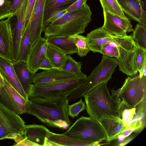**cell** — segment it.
I'll list each match as a JSON object with an SVG mask.
<instances>
[{"mask_svg":"<svg viewBox=\"0 0 146 146\" xmlns=\"http://www.w3.org/2000/svg\"><path fill=\"white\" fill-rule=\"evenodd\" d=\"M69 100L68 96L29 98L25 113L50 127L66 129L72 123L68 114Z\"/></svg>","mask_w":146,"mask_h":146,"instance_id":"cell-1","label":"cell"},{"mask_svg":"<svg viewBox=\"0 0 146 146\" xmlns=\"http://www.w3.org/2000/svg\"><path fill=\"white\" fill-rule=\"evenodd\" d=\"M107 82L98 84L83 96L86 109L90 117L99 122L104 119L121 121L124 104L111 96L107 88Z\"/></svg>","mask_w":146,"mask_h":146,"instance_id":"cell-2","label":"cell"},{"mask_svg":"<svg viewBox=\"0 0 146 146\" xmlns=\"http://www.w3.org/2000/svg\"><path fill=\"white\" fill-rule=\"evenodd\" d=\"M92 13L85 3L79 9L66 12L42 30L44 38L49 36L68 37L84 33L91 21Z\"/></svg>","mask_w":146,"mask_h":146,"instance_id":"cell-3","label":"cell"},{"mask_svg":"<svg viewBox=\"0 0 146 146\" xmlns=\"http://www.w3.org/2000/svg\"><path fill=\"white\" fill-rule=\"evenodd\" d=\"M87 76L82 72L75 77L54 82L31 86L28 98L68 96L85 81Z\"/></svg>","mask_w":146,"mask_h":146,"instance_id":"cell-4","label":"cell"},{"mask_svg":"<svg viewBox=\"0 0 146 146\" xmlns=\"http://www.w3.org/2000/svg\"><path fill=\"white\" fill-rule=\"evenodd\" d=\"M118 66L116 58L103 55L100 63L87 77L85 81L69 96L71 100L81 98L92 88L104 82H108L111 78Z\"/></svg>","mask_w":146,"mask_h":146,"instance_id":"cell-5","label":"cell"},{"mask_svg":"<svg viewBox=\"0 0 146 146\" xmlns=\"http://www.w3.org/2000/svg\"><path fill=\"white\" fill-rule=\"evenodd\" d=\"M62 134L75 139L100 143L107 140L106 132L100 123L90 117L82 116Z\"/></svg>","mask_w":146,"mask_h":146,"instance_id":"cell-6","label":"cell"},{"mask_svg":"<svg viewBox=\"0 0 146 146\" xmlns=\"http://www.w3.org/2000/svg\"><path fill=\"white\" fill-rule=\"evenodd\" d=\"M118 90L119 98L127 108L136 107L146 99V76L127 77Z\"/></svg>","mask_w":146,"mask_h":146,"instance_id":"cell-7","label":"cell"},{"mask_svg":"<svg viewBox=\"0 0 146 146\" xmlns=\"http://www.w3.org/2000/svg\"><path fill=\"white\" fill-rule=\"evenodd\" d=\"M117 47L119 70L128 76L134 75L133 61L136 45L131 36H116L112 43Z\"/></svg>","mask_w":146,"mask_h":146,"instance_id":"cell-8","label":"cell"},{"mask_svg":"<svg viewBox=\"0 0 146 146\" xmlns=\"http://www.w3.org/2000/svg\"><path fill=\"white\" fill-rule=\"evenodd\" d=\"M25 123L19 115L0 103V140L11 133H24Z\"/></svg>","mask_w":146,"mask_h":146,"instance_id":"cell-9","label":"cell"},{"mask_svg":"<svg viewBox=\"0 0 146 146\" xmlns=\"http://www.w3.org/2000/svg\"><path fill=\"white\" fill-rule=\"evenodd\" d=\"M4 85L0 88V103L18 115L25 113L27 100L4 78Z\"/></svg>","mask_w":146,"mask_h":146,"instance_id":"cell-10","label":"cell"},{"mask_svg":"<svg viewBox=\"0 0 146 146\" xmlns=\"http://www.w3.org/2000/svg\"><path fill=\"white\" fill-rule=\"evenodd\" d=\"M104 23L102 26L110 34L116 36H125L127 32L133 31L131 21L127 17H121L108 12L103 11Z\"/></svg>","mask_w":146,"mask_h":146,"instance_id":"cell-11","label":"cell"},{"mask_svg":"<svg viewBox=\"0 0 146 146\" xmlns=\"http://www.w3.org/2000/svg\"><path fill=\"white\" fill-rule=\"evenodd\" d=\"M10 20L0 21V56L12 63L13 33Z\"/></svg>","mask_w":146,"mask_h":146,"instance_id":"cell-12","label":"cell"},{"mask_svg":"<svg viewBox=\"0 0 146 146\" xmlns=\"http://www.w3.org/2000/svg\"><path fill=\"white\" fill-rule=\"evenodd\" d=\"M46 0H36L30 23L31 48L41 37Z\"/></svg>","mask_w":146,"mask_h":146,"instance_id":"cell-13","label":"cell"},{"mask_svg":"<svg viewBox=\"0 0 146 146\" xmlns=\"http://www.w3.org/2000/svg\"><path fill=\"white\" fill-rule=\"evenodd\" d=\"M121 8L129 18L146 25V15L142 0H117Z\"/></svg>","mask_w":146,"mask_h":146,"instance_id":"cell-14","label":"cell"},{"mask_svg":"<svg viewBox=\"0 0 146 146\" xmlns=\"http://www.w3.org/2000/svg\"><path fill=\"white\" fill-rule=\"evenodd\" d=\"M115 36L108 33L102 27L91 31L86 37L91 50L93 52L102 54V47L112 43Z\"/></svg>","mask_w":146,"mask_h":146,"instance_id":"cell-15","label":"cell"},{"mask_svg":"<svg viewBox=\"0 0 146 146\" xmlns=\"http://www.w3.org/2000/svg\"><path fill=\"white\" fill-rule=\"evenodd\" d=\"M47 44L46 38L41 37L30 51L27 62L29 69L34 74L39 69L46 55Z\"/></svg>","mask_w":146,"mask_h":146,"instance_id":"cell-16","label":"cell"},{"mask_svg":"<svg viewBox=\"0 0 146 146\" xmlns=\"http://www.w3.org/2000/svg\"><path fill=\"white\" fill-rule=\"evenodd\" d=\"M77 75L57 68L45 70L35 74L33 84L39 85L50 83L70 79Z\"/></svg>","mask_w":146,"mask_h":146,"instance_id":"cell-17","label":"cell"},{"mask_svg":"<svg viewBox=\"0 0 146 146\" xmlns=\"http://www.w3.org/2000/svg\"><path fill=\"white\" fill-rule=\"evenodd\" d=\"M102 145L100 143L79 139L50 131L46 136L44 146H96Z\"/></svg>","mask_w":146,"mask_h":146,"instance_id":"cell-18","label":"cell"},{"mask_svg":"<svg viewBox=\"0 0 146 146\" xmlns=\"http://www.w3.org/2000/svg\"><path fill=\"white\" fill-rule=\"evenodd\" d=\"M28 0H24L21 7L16 15L17 20L13 32V54L12 63L18 61L21 43L23 34L24 20Z\"/></svg>","mask_w":146,"mask_h":146,"instance_id":"cell-19","label":"cell"},{"mask_svg":"<svg viewBox=\"0 0 146 146\" xmlns=\"http://www.w3.org/2000/svg\"><path fill=\"white\" fill-rule=\"evenodd\" d=\"M0 72L3 78L25 98L28 100L17 76L12 62L0 56Z\"/></svg>","mask_w":146,"mask_h":146,"instance_id":"cell-20","label":"cell"},{"mask_svg":"<svg viewBox=\"0 0 146 146\" xmlns=\"http://www.w3.org/2000/svg\"><path fill=\"white\" fill-rule=\"evenodd\" d=\"M12 64L18 79L28 98L29 89L33 84L35 74L29 70L27 61L19 60Z\"/></svg>","mask_w":146,"mask_h":146,"instance_id":"cell-21","label":"cell"},{"mask_svg":"<svg viewBox=\"0 0 146 146\" xmlns=\"http://www.w3.org/2000/svg\"><path fill=\"white\" fill-rule=\"evenodd\" d=\"M78 0H46L43 18V26L58 13L66 10Z\"/></svg>","mask_w":146,"mask_h":146,"instance_id":"cell-22","label":"cell"},{"mask_svg":"<svg viewBox=\"0 0 146 146\" xmlns=\"http://www.w3.org/2000/svg\"><path fill=\"white\" fill-rule=\"evenodd\" d=\"M50 130L45 126L33 124L26 125L24 134L29 140L38 146H44Z\"/></svg>","mask_w":146,"mask_h":146,"instance_id":"cell-23","label":"cell"},{"mask_svg":"<svg viewBox=\"0 0 146 146\" xmlns=\"http://www.w3.org/2000/svg\"><path fill=\"white\" fill-rule=\"evenodd\" d=\"M47 42L57 48L66 55L77 53L76 47L69 37L49 36L46 38Z\"/></svg>","mask_w":146,"mask_h":146,"instance_id":"cell-24","label":"cell"},{"mask_svg":"<svg viewBox=\"0 0 146 146\" xmlns=\"http://www.w3.org/2000/svg\"><path fill=\"white\" fill-rule=\"evenodd\" d=\"M99 122L106 132L108 139V143L117 139L119 135L121 134L125 126L122 120L116 121L107 119H104Z\"/></svg>","mask_w":146,"mask_h":146,"instance_id":"cell-25","label":"cell"},{"mask_svg":"<svg viewBox=\"0 0 146 146\" xmlns=\"http://www.w3.org/2000/svg\"><path fill=\"white\" fill-rule=\"evenodd\" d=\"M46 54L55 68L62 70L67 58V55L48 43Z\"/></svg>","mask_w":146,"mask_h":146,"instance_id":"cell-26","label":"cell"},{"mask_svg":"<svg viewBox=\"0 0 146 146\" xmlns=\"http://www.w3.org/2000/svg\"><path fill=\"white\" fill-rule=\"evenodd\" d=\"M29 26L30 25L27 27L23 35L18 60L27 61L28 54L31 49Z\"/></svg>","mask_w":146,"mask_h":146,"instance_id":"cell-27","label":"cell"},{"mask_svg":"<svg viewBox=\"0 0 146 146\" xmlns=\"http://www.w3.org/2000/svg\"><path fill=\"white\" fill-rule=\"evenodd\" d=\"M131 36L136 45L146 50V25H136Z\"/></svg>","mask_w":146,"mask_h":146,"instance_id":"cell-28","label":"cell"},{"mask_svg":"<svg viewBox=\"0 0 146 146\" xmlns=\"http://www.w3.org/2000/svg\"><path fill=\"white\" fill-rule=\"evenodd\" d=\"M68 37L70 38L74 43L77 48V54L80 56H86L91 51L86 36L76 34Z\"/></svg>","mask_w":146,"mask_h":146,"instance_id":"cell-29","label":"cell"},{"mask_svg":"<svg viewBox=\"0 0 146 146\" xmlns=\"http://www.w3.org/2000/svg\"><path fill=\"white\" fill-rule=\"evenodd\" d=\"M103 11L108 12L113 14L125 18L124 12L117 0H99Z\"/></svg>","mask_w":146,"mask_h":146,"instance_id":"cell-30","label":"cell"},{"mask_svg":"<svg viewBox=\"0 0 146 146\" xmlns=\"http://www.w3.org/2000/svg\"><path fill=\"white\" fill-rule=\"evenodd\" d=\"M133 61L134 75L138 72L141 73L143 66L146 62V50L136 45Z\"/></svg>","mask_w":146,"mask_h":146,"instance_id":"cell-31","label":"cell"},{"mask_svg":"<svg viewBox=\"0 0 146 146\" xmlns=\"http://www.w3.org/2000/svg\"><path fill=\"white\" fill-rule=\"evenodd\" d=\"M67 56L62 70L76 75L80 73L81 72L82 62H76L70 55H67Z\"/></svg>","mask_w":146,"mask_h":146,"instance_id":"cell-32","label":"cell"},{"mask_svg":"<svg viewBox=\"0 0 146 146\" xmlns=\"http://www.w3.org/2000/svg\"><path fill=\"white\" fill-rule=\"evenodd\" d=\"M6 139H12L15 143L13 146H38L36 144L29 140L23 133H13L8 135Z\"/></svg>","mask_w":146,"mask_h":146,"instance_id":"cell-33","label":"cell"},{"mask_svg":"<svg viewBox=\"0 0 146 146\" xmlns=\"http://www.w3.org/2000/svg\"><path fill=\"white\" fill-rule=\"evenodd\" d=\"M86 109V103L81 98L78 102L68 106V114L73 118L78 117L80 113Z\"/></svg>","mask_w":146,"mask_h":146,"instance_id":"cell-34","label":"cell"},{"mask_svg":"<svg viewBox=\"0 0 146 146\" xmlns=\"http://www.w3.org/2000/svg\"><path fill=\"white\" fill-rule=\"evenodd\" d=\"M12 1L9 0H0V21L11 18L10 10Z\"/></svg>","mask_w":146,"mask_h":146,"instance_id":"cell-35","label":"cell"},{"mask_svg":"<svg viewBox=\"0 0 146 146\" xmlns=\"http://www.w3.org/2000/svg\"><path fill=\"white\" fill-rule=\"evenodd\" d=\"M36 0H28L24 20L23 33L30 24Z\"/></svg>","mask_w":146,"mask_h":146,"instance_id":"cell-36","label":"cell"},{"mask_svg":"<svg viewBox=\"0 0 146 146\" xmlns=\"http://www.w3.org/2000/svg\"><path fill=\"white\" fill-rule=\"evenodd\" d=\"M102 54L110 57H115L117 58L119 52L116 46L110 44V43L104 46L102 49Z\"/></svg>","mask_w":146,"mask_h":146,"instance_id":"cell-37","label":"cell"},{"mask_svg":"<svg viewBox=\"0 0 146 146\" xmlns=\"http://www.w3.org/2000/svg\"><path fill=\"white\" fill-rule=\"evenodd\" d=\"M136 108V107H135L123 110L122 114V120L123 125L125 127L134 116Z\"/></svg>","mask_w":146,"mask_h":146,"instance_id":"cell-38","label":"cell"},{"mask_svg":"<svg viewBox=\"0 0 146 146\" xmlns=\"http://www.w3.org/2000/svg\"><path fill=\"white\" fill-rule=\"evenodd\" d=\"M24 0H13L10 10L11 17L16 16L20 10Z\"/></svg>","mask_w":146,"mask_h":146,"instance_id":"cell-39","label":"cell"},{"mask_svg":"<svg viewBox=\"0 0 146 146\" xmlns=\"http://www.w3.org/2000/svg\"><path fill=\"white\" fill-rule=\"evenodd\" d=\"M54 68H56L46 54L40 66L39 69L45 70H51Z\"/></svg>","mask_w":146,"mask_h":146,"instance_id":"cell-40","label":"cell"},{"mask_svg":"<svg viewBox=\"0 0 146 146\" xmlns=\"http://www.w3.org/2000/svg\"><path fill=\"white\" fill-rule=\"evenodd\" d=\"M67 12L66 10L60 12L48 20L43 25L42 30L63 16Z\"/></svg>","mask_w":146,"mask_h":146,"instance_id":"cell-41","label":"cell"},{"mask_svg":"<svg viewBox=\"0 0 146 146\" xmlns=\"http://www.w3.org/2000/svg\"><path fill=\"white\" fill-rule=\"evenodd\" d=\"M87 0H78L66 10L67 12H69L77 10L80 8L86 3Z\"/></svg>","mask_w":146,"mask_h":146,"instance_id":"cell-42","label":"cell"},{"mask_svg":"<svg viewBox=\"0 0 146 146\" xmlns=\"http://www.w3.org/2000/svg\"><path fill=\"white\" fill-rule=\"evenodd\" d=\"M111 96L117 101L121 102L122 101H121L119 98L118 90H113L111 91Z\"/></svg>","mask_w":146,"mask_h":146,"instance_id":"cell-43","label":"cell"},{"mask_svg":"<svg viewBox=\"0 0 146 146\" xmlns=\"http://www.w3.org/2000/svg\"><path fill=\"white\" fill-rule=\"evenodd\" d=\"M127 138L122 133L119 135L117 138L118 141L119 142V143L123 142Z\"/></svg>","mask_w":146,"mask_h":146,"instance_id":"cell-44","label":"cell"},{"mask_svg":"<svg viewBox=\"0 0 146 146\" xmlns=\"http://www.w3.org/2000/svg\"><path fill=\"white\" fill-rule=\"evenodd\" d=\"M133 139L132 137H130L128 139H126V138L125 140L122 142L119 143L118 145L120 146H124L129 143Z\"/></svg>","mask_w":146,"mask_h":146,"instance_id":"cell-45","label":"cell"},{"mask_svg":"<svg viewBox=\"0 0 146 146\" xmlns=\"http://www.w3.org/2000/svg\"><path fill=\"white\" fill-rule=\"evenodd\" d=\"M4 85V80L0 72V88Z\"/></svg>","mask_w":146,"mask_h":146,"instance_id":"cell-46","label":"cell"}]
</instances>
